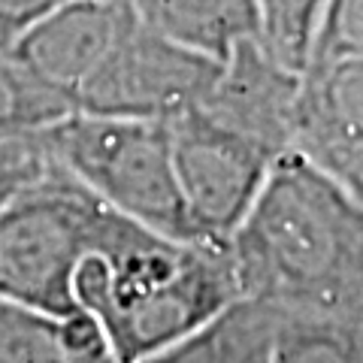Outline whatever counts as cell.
<instances>
[{"instance_id":"52a82bcc","label":"cell","mask_w":363,"mask_h":363,"mask_svg":"<svg viewBox=\"0 0 363 363\" xmlns=\"http://www.w3.org/2000/svg\"><path fill=\"white\" fill-rule=\"evenodd\" d=\"M291 149L363 206V58L306 67Z\"/></svg>"},{"instance_id":"5b68a950","label":"cell","mask_w":363,"mask_h":363,"mask_svg":"<svg viewBox=\"0 0 363 363\" xmlns=\"http://www.w3.org/2000/svg\"><path fill=\"white\" fill-rule=\"evenodd\" d=\"M167 124L191 233L197 242L227 245L252 209L276 155L224 128L197 106Z\"/></svg>"},{"instance_id":"ac0fdd59","label":"cell","mask_w":363,"mask_h":363,"mask_svg":"<svg viewBox=\"0 0 363 363\" xmlns=\"http://www.w3.org/2000/svg\"><path fill=\"white\" fill-rule=\"evenodd\" d=\"M67 0H0V49H9L33 21L49 16Z\"/></svg>"},{"instance_id":"e0dca14e","label":"cell","mask_w":363,"mask_h":363,"mask_svg":"<svg viewBox=\"0 0 363 363\" xmlns=\"http://www.w3.org/2000/svg\"><path fill=\"white\" fill-rule=\"evenodd\" d=\"M45 167H49V155L40 133L0 136V212Z\"/></svg>"},{"instance_id":"2e32d148","label":"cell","mask_w":363,"mask_h":363,"mask_svg":"<svg viewBox=\"0 0 363 363\" xmlns=\"http://www.w3.org/2000/svg\"><path fill=\"white\" fill-rule=\"evenodd\" d=\"M336 58H363V0H324L309 67Z\"/></svg>"},{"instance_id":"4fadbf2b","label":"cell","mask_w":363,"mask_h":363,"mask_svg":"<svg viewBox=\"0 0 363 363\" xmlns=\"http://www.w3.org/2000/svg\"><path fill=\"white\" fill-rule=\"evenodd\" d=\"M255 4L257 45L281 70L303 79L324 0H255Z\"/></svg>"},{"instance_id":"d6986e66","label":"cell","mask_w":363,"mask_h":363,"mask_svg":"<svg viewBox=\"0 0 363 363\" xmlns=\"http://www.w3.org/2000/svg\"><path fill=\"white\" fill-rule=\"evenodd\" d=\"M348 324H351V327H357V330L363 333V285H360V294H357V303H354V309H351Z\"/></svg>"},{"instance_id":"7c38bea8","label":"cell","mask_w":363,"mask_h":363,"mask_svg":"<svg viewBox=\"0 0 363 363\" xmlns=\"http://www.w3.org/2000/svg\"><path fill=\"white\" fill-rule=\"evenodd\" d=\"M281 318L255 300H233L185 339L140 363H272Z\"/></svg>"},{"instance_id":"ba28073f","label":"cell","mask_w":363,"mask_h":363,"mask_svg":"<svg viewBox=\"0 0 363 363\" xmlns=\"http://www.w3.org/2000/svg\"><path fill=\"white\" fill-rule=\"evenodd\" d=\"M136 18L130 0H67L33 21L6 52L70 104Z\"/></svg>"},{"instance_id":"277c9868","label":"cell","mask_w":363,"mask_h":363,"mask_svg":"<svg viewBox=\"0 0 363 363\" xmlns=\"http://www.w3.org/2000/svg\"><path fill=\"white\" fill-rule=\"evenodd\" d=\"M112 215L49 157L0 212V294L58 318L76 315L73 276Z\"/></svg>"},{"instance_id":"9a60e30c","label":"cell","mask_w":363,"mask_h":363,"mask_svg":"<svg viewBox=\"0 0 363 363\" xmlns=\"http://www.w3.org/2000/svg\"><path fill=\"white\" fill-rule=\"evenodd\" d=\"M272 363H363V333L342 321L281 318Z\"/></svg>"},{"instance_id":"3957f363","label":"cell","mask_w":363,"mask_h":363,"mask_svg":"<svg viewBox=\"0 0 363 363\" xmlns=\"http://www.w3.org/2000/svg\"><path fill=\"white\" fill-rule=\"evenodd\" d=\"M45 155L100 203L173 240L197 242L182 206L169 124L67 112L40 130Z\"/></svg>"},{"instance_id":"7a4b0ae2","label":"cell","mask_w":363,"mask_h":363,"mask_svg":"<svg viewBox=\"0 0 363 363\" xmlns=\"http://www.w3.org/2000/svg\"><path fill=\"white\" fill-rule=\"evenodd\" d=\"M240 300L227 245L185 242L112 215L73 276L76 315L104 333L116 363H140Z\"/></svg>"},{"instance_id":"6da1fadb","label":"cell","mask_w":363,"mask_h":363,"mask_svg":"<svg viewBox=\"0 0 363 363\" xmlns=\"http://www.w3.org/2000/svg\"><path fill=\"white\" fill-rule=\"evenodd\" d=\"M227 257L240 297L279 318L348 324L363 285V206L288 149L227 240Z\"/></svg>"},{"instance_id":"8992f818","label":"cell","mask_w":363,"mask_h":363,"mask_svg":"<svg viewBox=\"0 0 363 363\" xmlns=\"http://www.w3.org/2000/svg\"><path fill=\"white\" fill-rule=\"evenodd\" d=\"M221 64L161 37L140 18L73 94V112L169 121L194 109Z\"/></svg>"},{"instance_id":"8fae6325","label":"cell","mask_w":363,"mask_h":363,"mask_svg":"<svg viewBox=\"0 0 363 363\" xmlns=\"http://www.w3.org/2000/svg\"><path fill=\"white\" fill-rule=\"evenodd\" d=\"M145 28L224 64L236 45L257 40L255 0H130Z\"/></svg>"},{"instance_id":"5bb4252c","label":"cell","mask_w":363,"mask_h":363,"mask_svg":"<svg viewBox=\"0 0 363 363\" xmlns=\"http://www.w3.org/2000/svg\"><path fill=\"white\" fill-rule=\"evenodd\" d=\"M67 112L70 104L33 79L6 49H0V136L40 133Z\"/></svg>"},{"instance_id":"9c48e42d","label":"cell","mask_w":363,"mask_h":363,"mask_svg":"<svg viewBox=\"0 0 363 363\" xmlns=\"http://www.w3.org/2000/svg\"><path fill=\"white\" fill-rule=\"evenodd\" d=\"M297 100L300 76L281 70L257 40H245L227 55L197 109L279 157L294 145Z\"/></svg>"},{"instance_id":"30bf717a","label":"cell","mask_w":363,"mask_h":363,"mask_svg":"<svg viewBox=\"0 0 363 363\" xmlns=\"http://www.w3.org/2000/svg\"><path fill=\"white\" fill-rule=\"evenodd\" d=\"M0 363H116L85 315L58 318L0 294Z\"/></svg>"}]
</instances>
